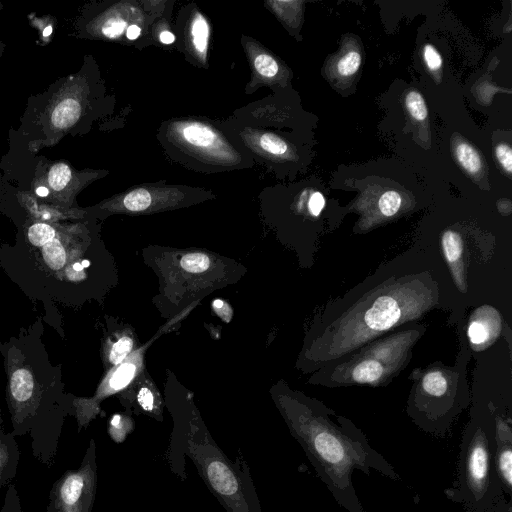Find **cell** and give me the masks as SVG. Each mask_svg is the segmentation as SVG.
Instances as JSON below:
<instances>
[{"label": "cell", "instance_id": "4", "mask_svg": "<svg viewBox=\"0 0 512 512\" xmlns=\"http://www.w3.org/2000/svg\"><path fill=\"white\" fill-rule=\"evenodd\" d=\"M184 451L227 512H262L250 470L239 456L231 461L205 432L193 430Z\"/></svg>", "mask_w": 512, "mask_h": 512}, {"label": "cell", "instance_id": "2", "mask_svg": "<svg viewBox=\"0 0 512 512\" xmlns=\"http://www.w3.org/2000/svg\"><path fill=\"white\" fill-rule=\"evenodd\" d=\"M329 412L314 406L291 415V433L336 502L348 512H364L352 482L354 470L370 474L373 469L393 480L399 476L353 423L338 417L340 425L335 424Z\"/></svg>", "mask_w": 512, "mask_h": 512}, {"label": "cell", "instance_id": "25", "mask_svg": "<svg viewBox=\"0 0 512 512\" xmlns=\"http://www.w3.org/2000/svg\"><path fill=\"white\" fill-rule=\"evenodd\" d=\"M496 156L502 167L508 172L512 171V149L507 144H500L496 148Z\"/></svg>", "mask_w": 512, "mask_h": 512}, {"label": "cell", "instance_id": "7", "mask_svg": "<svg viewBox=\"0 0 512 512\" xmlns=\"http://www.w3.org/2000/svg\"><path fill=\"white\" fill-rule=\"evenodd\" d=\"M441 245L455 282L461 290H465L462 262L463 241L461 236L455 231L446 230L442 234Z\"/></svg>", "mask_w": 512, "mask_h": 512}, {"label": "cell", "instance_id": "29", "mask_svg": "<svg viewBox=\"0 0 512 512\" xmlns=\"http://www.w3.org/2000/svg\"><path fill=\"white\" fill-rule=\"evenodd\" d=\"M111 427L113 429V437L115 441L121 442L124 440L127 431L123 428L122 419L120 415H114L111 419Z\"/></svg>", "mask_w": 512, "mask_h": 512}, {"label": "cell", "instance_id": "6", "mask_svg": "<svg viewBox=\"0 0 512 512\" xmlns=\"http://www.w3.org/2000/svg\"><path fill=\"white\" fill-rule=\"evenodd\" d=\"M165 136L173 149H179L197 167L228 168L242 161L239 151L219 129L198 120L172 122Z\"/></svg>", "mask_w": 512, "mask_h": 512}, {"label": "cell", "instance_id": "32", "mask_svg": "<svg viewBox=\"0 0 512 512\" xmlns=\"http://www.w3.org/2000/svg\"><path fill=\"white\" fill-rule=\"evenodd\" d=\"M36 193L37 195L41 196V197H45L48 195L49 193V190L48 188L44 187V186H40L36 189Z\"/></svg>", "mask_w": 512, "mask_h": 512}, {"label": "cell", "instance_id": "22", "mask_svg": "<svg viewBox=\"0 0 512 512\" xmlns=\"http://www.w3.org/2000/svg\"><path fill=\"white\" fill-rule=\"evenodd\" d=\"M135 372V366L131 363L122 364L113 374L110 385L113 389L118 390L125 387L132 379Z\"/></svg>", "mask_w": 512, "mask_h": 512}, {"label": "cell", "instance_id": "30", "mask_svg": "<svg viewBox=\"0 0 512 512\" xmlns=\"http://www.w3.org/2000/svg\"><path fill=\"white\" fill-rule=\"evenodd\" d=\"M141 34V28L136 24L130 25L126 30V36L129 40H135Z\"/></svg>", "mask_w": 512, "mask_h": 512}, {"label": "cell", "instance_id": "35", "mask_svg": "<svg viewBox=\"0 0 512 512\" xmlns=\"http://www.w3.org/2000/svg\"><path fill=\"white\" fill-rule=\"evenodd\" d=\"M81 264H82L83 268H86L90 265V262L88 260H83Z\"/></svg>", "mask_w": 512, "mask_h": 512}, {"label": "cell", "instance_id": "19", "mask_svg": "<svg viewBox=\"0 0 512 512\" xmlns=\"http://www.w3.org/2000/svg\"><path fill=\"white\" fill-rule=\"evenodd\" d=\"M402 199L398 192L389 190L383 193L379 199L378 207L384 216H393L401 206Z\"/></svg>", "mask_w": 512, "mask_h": 512}, {"label": "cell", "instance_id": "1", "mask_svg": "<svg viewBox=\"0 0 512 512\" xmlns=\"http://www.w3.org/2000/svg\"><path fill=\"white\" fill-rule=\"evenodd\" d=\"M438 285L428 271L391 275L353 302L324 314L321 360L328 365L355 352L396 325L416 319L438 301Z\"/></svg>", "mask_w": 512, "mask_h": 512}, {"label": "cell", "instance_id": "21", "mask_svg": "<svg viewBox=\"0 0 512 512\" xmlns=\"http://www.w3.org/2000/svg\"><path fill=\"white\" fill-rule=\"evenodd\" d=\"M360 64V54L357 51H350L338 61L337 70L342 76H351L359 69Z\"/></svg>", "mask_w": 512, "mask_h": 512}, {"label": "cell", "instance_id": "9", "mask_svg": "<svg viewBox=\"0 0 512 512\" xmlns=\"http://www.w3.org/2000/svg\"><path fill=\"white\" fill-rule=\"evenodd\" d=\"M498 314L496 313L491 320L477 316L470 322L468 327V337L472 344L481 346L496 336L499 332L500 323H496Z\"/></svg>", "mask_w": 512, "mask_h": 512}, {"label": "cell", "instance_id": "34", "mask_svg": "<svg viewBox=\"0 0 512 512\" xmlns=\"http://www.w3.org/2000/svg\"><path fill=\"white\" fill-rule=\"evenodd\" d=\"M73 268H74V270H76V271H81V270L83 269V266H82V264H81V263H75V264L73 265Z\"/></svg>", "mask_w": 512, "mask_h": 512}, {"label": "cell", "instance_id": "15", "mask_svg": "<svg viewBox=\"0 0 512 512\" xmlns=\"http://www.w3.org/2000/svg\"><path fill=\"white\" fill-rule=\"evenodd\" d=\"M253 67L255 72L265 79L273 78L279 72L277 61L271 55L264 52L254 55Z\"/></svg>", "mask_w": 512, "mask_h": 512}, {"label": "cell", "instance_id": "33", "mask_svg": "<svg viewBox=\"0 0 512 512\" xmlns=\"http://www.w3.org/2000/svg\"><path fill=\"white\" fill-rule=\"evenodd\" d=\"M51 32H52V27H51V26H48V27H46V28L44 29V31H43V36H45V37H46V36H49V35L51 34Z\"/></svg>", "mask_w": 512, "mask_h": 512}, {"label": "cell", "instance_id": "11", "mask_svg": "<svg viewBox=\"0 0 512 512\" xmlns=\"http://www.w3.org/2000/svg\"><path fill=\"white\" fill-rule=\"evenodd\" d=\"M33 377L25 369H18L11 377L10 388L12 395L18 401H26L33 393Z\"/></svg>", "mask_w": 512, "mask_h": 512}, {"label": "cell", "instance_id": "8", "mask_svg": "<svg viewBox=\"0 0 512 512\" xmlns=\"http://www.w3.org/2000/svg\"><path fill=\"white\" fill-rule=\"evenodd\" d=\"M189 38L196 55L205 61L210 39V26L206 18L198 12L191 20Z\"/></svg>", "mask_w": 512, "mask_h": 512}, {"label": "cell", "instance_id": "16", "mask_svg": "<svg viewBox=\"0 0 512 512\" xmlns=\"http://www.w3.org/2000/svg\"><path fill=\"white\" fill-rule=\"evenodd\" d=\"M71 170L64 163L54 165L48 174V183L55 191H60L65 188L71 179Z\"/></svg>", "mask_w": 512, "mask_h": 512}, {"label": "cell", "instance_id": "27", "mask_svg": "<svg viewBox=\"0 0 512 512\" xmlns=\"http://www.w3.org/2000/svg\"><path fill=\"white\" fill-rule=\"evenodd\" d=\"M137 400L143 410L150 412L154 409V396L148 388L143 387L140 389Z\"/></svg>", "mask_w": 512, "mask_h": 512}, {"label": "cell", "instance_id": "14", "mask_svg": "<svg viewBox=\"0 0 512 512\" xmlns=\"http://www.w3.org/2000/svg\"><path fill=\"white\" fill-rule=\"evenodd\" d=\"M84 488V479L79 474H73L69 476L64 482L61 495L63 501L68 505L75 504L83 491Z\"/></svg>", "mask_w": 512, "mask_h": 512}, {"label": "cell", "instance_id": "10", "mask_svg": "<svg viewBox=\"0 0 512 512\" xmlns=\"http://www.w3.org/2000/svg\"><path fill=\"white\" fill-rule=\"evenodd\" d=\"M81 107L78 101L67 98L53 110L51 121L54 127L64 129L72 126L80 117Z\"/></svg>", "mask_w": 512, "mask_h": 512}, {"label": "cell", "instance_id": "12", "mask_svg": "<svg viewBox=\"0 0 512 512\" xmlns=\"http://www.w3.org/2000/svg\"><path fill=\"white\" fill-rule=\"evenodd\" d=\"M456 156L461 166L471 174H477L482 167L477 151L467 143H461L456 148Z\"/></svg>", "mask_w": 512, "mask_h": 512}, {"label": "cell", "instance_id": "23", "mask_svg": "<svg viewBox=\"0 0 512 512\" xmlns=\"http://www.w3.org/2000/svg\"><path fill=\"white\" fill-rule=\"evenodd\" d=\"M132 348V340L129 337H123L118 340L112 347L110 353V361L113 364L120 363L130 352Z\"/></svg>", "mask_w": 512, "mask_h": 512}, {"label": "cell", "instance_id": "20", "mask_svg": "<svg viewBox=\"0 0 512 512\" xmlns=\"http://www.w3.org/2000/svg\"><path fill=\"white\" fill-rule=\"evenodd\" d=\"M406 105L413 118L417 120H424L427 117V107L419 92H409L406 96Z\"/></svg>", "mask_w": 512, "mask_h": 512}, {"label": "cell", "instance_id": "24", "mask_svg": "<svg viewBox=\"0 0 512 512\" xmlns=\"http://www.w3.org/2000/svg\"><path fill=\"white\" fill-rule=\"evenodd\" d=\"M425 62L430 70H438L442 65V58L434 46L427 44L423 51Z\"/></svg>", "mask_w": 512, "mask_h": 512}, {"label": "cell", "instance_id": "26", "mask_svg": "<svg viewBox=\"0 0 512 512\" xmlns=\"http://www.w3.org/2000/svg\"><path fill=\"white\" fill-rule=\"evenodd\" d=\"M126 22L121 19H110L102 28L104 35L109 38L118 37L125 29Z\"/></svg>", "mask_w": 512, "mask_h": 512}, {"label": "cell", "instance_id": "3", "mask_svg": "<svg viewBox=\"0 0 512 512\" xmlns=\"http://www.w3.org/2000/svg\"><path fill=\"white\" fill-rule=\"evenodd\" d=\"M496 441L491 416L473 418L460 445L457 477L445 490L466 512H488L505 498L495 464Z\"/></svg>", "mask_w": 512, "mask_h": 512}, {"label": "cell", "instance_id": "18", "mask_svg": "<svg viewBox=\"0 0 512 512\" xmlns=\"http://www.w3.org/2000/svg\"><path fill=\"white\" fill-rule=\"evenodd\" d=\"M210 260L207 255L202 253L186 254L180 261L181 267L192 273H200L209 267Z\"/></svg>", "mask_w": 512, "mask_h": 512}, {"label": "cell", "instance_id": "31", "mask_svg": "<svg viewBox=\"0 0 512 512\" xmlns=\"http://www.w3.org/2000/svg\"><path fill=\"white\" fill-rule=\"evenodd\" d=\"M159 39L164 44H171L175 41V36L170 31H162L159 35Z\"/></svg>", "mask_w": 512, "mask_h": 512}, {"label": "cell", "instance_id": "28", "mask_svg": "<svg viewBox=\"0 0 512 512\" xmlns=\"http://www.w3.org/2000/svg\"><path fill=\"white\" fill-rule=\"evenodd\" d=\"M324 206H325L324 196L318 191L314 192L311 195L309 202H308L309 212L313 216H318L321 213V211L323 210Z\"/></svg>", "mask_w": 512, "mask_h": 512}, {"label": "cell", "instance_id": "17", "mask_svg": "<svg viewBox=\"0 0 512 512\" xmlns=\"http://www.w3.org/2000/svg\"><path fill=\"white\" fill-rule=\"evenodd\" d=\"M55 237L54 229L44 223H36L28 230V239L34 246H44Z\"/></svg>", "mask_w": 512, "mask_h": 512}, {"label": "cell", "instance_id": "5", "mask_svg": "<svg viewBox=\"0 0 512 512\" xmlns=\"http://www.w3.org/2000/svg\"><path fill=\"white\" fill-rule=\"evenodd\" d=\"M417 331H406L372 343L353 358L331 370L328 378L337 383L372 384L397 371L415 341Z\"/></svg>", "mask_w": 512, "mask_h": 512}, {"label": "cell", "instance_id": "13", "mask_svg": "<svg viewBox=\"0 0 512 512\" xmlns=\"http://www.w3.org/2000/svg\"><path fill=\"white\" fill-rule=\"evenodd\" d=\"M42 254L46 264L53 270H58L65 264V250L60 241L55 238L43 246Z\"/></svg>", "mask_w": 512, "mask_h": 512}]
</instances>
